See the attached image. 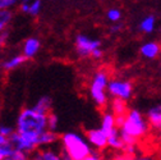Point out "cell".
<instances>
[{
    "label": "cell",
    "mask_w": 161,
    "mask_h": 160,
    "mask_svg": "<svg viewBox=\"0 0 161 160\" xmlns=\"http://www.w3.org/2000/svg\"><path fill=\"white\" fill-rule=\"evenodd\" d=\"M19 3L21 0H0V10H12Z\"/></svg>",
    "instance_id": "26"
},
{
    "label": "cell",
    "mask_w": 161,
    "mask_h": 160,
    "mask_svg": "<svg viewBox=\"0 0 161 160\" xmlns=\"http://www.w3.org/2000/svg\"><path fill=\"white\" fill-rule=\"evenodd\" d=\"M28 2H31V0H21V3H28Z\"/></svg>",
    "instance_id": "34"
},
{
    "label": "cell",
    "mask_w": 161,
    "mask_h": 160,
    "mask_svg": "<svg viewBox=\"0 0 161 160\" xmlns=\"http://www.w3.org/2000/svg\"><path fill=\"white\" fill-rule=\"evenodd\" d=\"M14 128L13 127H10V126H7V124H2L0 126V134L2 136H4V137H10L13 133H14Z\"/></svg>",
    "instance_id": "27"
},
{
    "label": "cell",
    "mask_w": 161,
    "mask_h": 160,
    "mask_svg": "<svg viewBox=\"0 0 161 160\" xmlns=\"http://www.w3.org/2000/svg\"><path fill=\"white\" fill-rule=\"evenodd\" d=\"M123 30V25L122 23H115V25H111L110 26V32L113 33V35H116V33H119L120 31Z\"/></svg>",
    "instance_id": "28"
},
{
    "label": "cell",
    "mask_w": 161,
    "mask_h": 160,
    "mask_svg": "<svg viewBox=\"0 0 161 160\" xmlns=\"http://www.w3.org/2000/svg\"><path fill=\"white\" fill-rule=\"evenodd\" d=\"M133 91H134V87L129 79L114 78V79H110L108 85V94L111 97L122 99V100H125V101L132 99Z\"/></svg>",
    "instance_id": "5"
},
{
    "label": "cell",
    "mask_w": 161,
    "mask_h": 160,
    "mask_svg": "<svg viewBox=\"0 0 161 160\" xmlns=\"http://www.w3.org/2000/svg\"><path fill=\"white\" fill-rule=\"evenodd\" d=\"M158 138H160V141H161V129H158Z\"/></svg>",
    "instance_id": "33"
},
{
    "label": "cell",
    "mask_w": 161,
    "mask_h": 160,
    "mask_svg": "<svg viewBox=\"0 0 161 160\" xmlns=\"http://www.w3.org/2000/svg\"><path fill=\"white\" fill-rule=\"evenodd\" d=\"M0 114H2V103H0Z\"/></svg>",
    "instance_id": "35"
},
{
    "label": "cell",
    "mask_w": 161,
    "mask_h": 160,
    "mask_svg": "<svg viewBox=\"0 0 161 160\" xmlns=\"http://www.w3.org/2000/svg\"><path fill=\"white\" fill-rule=\"evenodd\" d=\"M10 142L14 149L23 150L28 154L36 151L38 146V136H31V134H25V133H19L14 131V133L9 137Z\"/></svg>",
    "instance_id": "7"
},
{
    "label": "cell",
    "mask_w": 161,
    "mask_h": 160,
    "mask_svg": "<svg viewBox=\"0 0 161 160\" xmlns=\"http://www.w3.org/2000/svg\"><path fill=\"white\" fill-rule=\"evenodd\" d=\"M138 28H139L141 32H143L146 35L152 33L156 30V18H155V15L150 14V15L143 17L142 19H141Z\"/></svg>",
    "instance_id": "17"
},
{
    "label": "cell",
    "mask_w": 161,
    "mask_h": 160,
    "mask_svg": "<svg viewBox=\"0 0 161 160\" xmlns=\"http://www.w3.org/2000/svg\"><path fill=\"white\" fill-rule=\"evenodd\" d=\"M19 7H21V10L23 13L31 17H37L41 13L42 3H41V0H31L28 3H19Z\"/></svg>",
    "instance_id": "13"
},
{
    "label": "cell",
    "mask_w": 161,
    "mask_h": 160,
    "mask_svg": "<svg viewBox=\"0 0 161 160\" xmlns=\"http://www.w3.org/2000/svg\"><path fill=\"white\" fill-rule=\"evenodd\" d=\"M101 48V41L97 38H92L85 33H79L74 40V49L79 58H91L92 53Z\"/></svg>",
    "instance_id": "6"
},
{
    "label": "cell",
    "mask_w": 161,
    "mask_h": 160,
    "mask_svg": "<svg viewBox=\"0 0 161 160\" xmlns=\"http://www.w3.org/2000/svg\"><path fill=\"white\" fill-rule=\"evenodd\" d=\"M3 160H12L10 157H5V159H3Z\"/></svg>",
    "instance_id": "36"
},
{
    "label": "cell",
    "mask_w": 161,
    "mask_h": 160,
    "mask_svg": "<svg viewBox=\"0 0 161 160\" xmlns=\"http://www.w3.org/2000/svg\"><path fill=\"white\" fill-rule=\"evenodd\" d=\"M100 128H101L104 132L110 133L111 131H114L116 127V117L110 111H105L101 117V124H100Z\"/></svg>",
    "instance_id": "16"
},
{
    "label": "cell",
    "mask_w": 161,
    "mask_h": 160,
    "mask_svg": "<svg viewBox=\"0 0 161 160\" xmlns=\"http://www.w3.org/2000/svg\"><path fill=\"white\" fill-rule=\"evenodd\" d=\"M30 160H44V157L40 151H33V155L30 156Z\"/></svg>",
    "instance_id": "30"
},
{
    "label": "cell",
    "mask_w": 161,
    "mask_h": 160,
    "mask_svg": "<svg viewBox=\"0 0 161 160\" xmlns=\"http://www.w3.org/2000/svg\"><path fill=\"white\" fill-rule=\"evenodd\" d=\"M12 150H13V145L10 142V140L0 134V160L9 157Z\"/></svg>",
    "instance_id": "21"
},
{
    "label": "cell",
    "mask_w": 161,
    "mask_h": 160,
    "mask_svg": "<svg viewBox=\"0 0 161 160\" xmlns=\"http://www.w3.org/2000/svg\"><path fill=\"white\" fill-rule=\"evenodd\" d=\"M51 106H53V101L50 96H41L36 100V103L32 105L33 109H36L37 111L42 113V114H49L51 111Z\"/></svg>",
    "instance_id": "18"
},
{
    "label": "cell",
    "mask_w": 161,
    "mask_h": 160,
    "mask_svg": "<svg viewBox=\"0 0 161 160\" xmlns=\"http://www.w3.org/2000/svg\"><path fill=\"white\" fill-rule=\"evenodd\" d=\"M40 49H41V41L37 37H28L22 45V55L26 59H32L38 54Z\"/></svg>",
    "instance_id": "9"
},
{
    "label": "cell",
    "mask_w": 161,
    "mask_h": 160,
    "mask_svg": "<svg viewBox=\"0 0 161 160\" xmlns=\"http://www.w3.org/2000/svg\"><path fill=\"white\" fill-rule=\"evenodd\" d=\"M108 147H110L111 150H115V151H123L124 144H123L122 136H120V132L118 128H115L114 131L108 133Z\"/></svg>",
    "instance_id": "14"
},
{
    "label": "cell",
    "mask_w": 161,
    "mask_h": 160,
    "mask_svg": "<svg viewBox=\"0 0 161 160\" xmlns=\"http://www.w3.org/2000/svg\"><path fill=\"white\" fill-rule=\"evenodd\" d=\"M46 118H47V114L40 113L32 106L23 108L17 117L14 129L19 133L40 136V133L47 129Z\"/></svg>",
    "instance_id": "1"
},
{
    "label": "cell",
    "mask_w": 161,
    "mask_h": 160,
    "mask_svg": "<svg viewBox=\"0 0 161 160\" xmlns=\"http://www.w3.org/2000/svg\"><path fill=\"white\" fill-rule=\"evenodd\" d=\"M59 140V136L55 131H50V129H45L44 132L40 133L38 136V146L40 147H49L53 146L56 141Z\"/></svg>",
    "instance_id": "15"
},
{
    "label": "cell",
    "mask_w": 161,
    "mask_h": 160,
    "mask_svg": "<svg viewBox=\"0 0 161 160\" xmlns=\"http://www.w3.org/2000/svg\"><path fill=\"white\" fill-rule=\"evenodd\" d=\"M40 152H41V155H42L44 160H63L62 152L56 151L55 149H51L50 146H49V147L42 149Z\"/></svg>",
    "instance_id": "22"
},
{
    "label": "cell",
    "mask_w": 161,
    "mask_h": 160,
    "mask_svg": "<svg viewBox=\"0 0 161 160\" xmlns=\"http://www.w3.org/2000/svg\"><path fill=\"white\" fill-rule=\"evenodd\" d=\"M12 21H13L12 10H0V35L7 32Z\"/></svg>",
    "instance_id": "20"
},
{
    "label": "cell",
    "mask_w": 161,
    "mask_h": 160,
    "mask_svg": "<svg viewBox=\"0 0 161 160\" xmlns=\"http://www.w3.org/2000/svg\"><path fill=\"white\" fill-rule=\"evenodd\" d=\"M146 119L148 126L153 129H161V103L151 106L146 113Z\"/></svg>",
    "instance_id": "12"
},
{
    "label": "cell",
    "mask_w": 161,
    "mask_h": 160,
    "mask_svg": "<svg viewBox=\"0 0 161 160\" xmlns=\"http://www.w3.org/2000/svg\"><path fill=\"white\" fill-rule=\"evenodd\" d=\"M118 129L122 134L129 136L138 141L147 134L150 126L146 115H143L138 109H128V111L124 114L122 124L118 127Z\"/></svg>",
    "instance_id": "3"
},
{
    "label": "cell",
    "mask_w": 161,
    "mask_h": 160,
    "mask_svg": "<svg viewBox=\"0 0 161 160\" xmlns=\"http://www.w3.org/2000/svg\"><path fill=\"white\" fill-rule=\"evenodd\" d=\"M139 160H153V159L150 156H143V157H139Z\"/></svg>",
    "instance_id": "32"
},
{
    "label": "cell",
    "mask_w": 161,
    "mask_h": 160,
    "mask_svg": "<svg viewBox=\"0 0 161 160\" xmlns=\"http://www.w3.org/2000/svg\"><path fill=\"white\" fill-rule=\"evenodd\" d=\"M82 160H104L100 155H97V154H95V152H92V154H90L87 157H85V159H82Z\"/></svg>",
    "instance_id": "29"
},
{
    "label": "cell",
    "mask_w": 161,
    "mask_h": 160,
    "mask_svg": "<svg viewBox=\"0 0 161 160\" xmlns=\"http://www.w3.org/2000/svg\"><path fill=\"white\" fill-rule=\"evenodd\" d=\"M139 54L145 59H156L161 54V45L157 41H147L141 45Z\"/></svg>",
    "instance_id": "11"
},
{
    "label": "cell",
    "mask_w": 161,
    "mask_h": 160,
    "mask_svg": "<svg viewBox=\"0 0 161 160\" xmlns=\"http://www.w3.org/2000/svg\"><path fill=\"white\" fill-rule=\"evenodd\" d=\"M46 124H47V129L56 132V129L59 127V117L50 111L47 114V118H46Z\"/></svg>",
    "instance_id": "24"
},
{
    "label": "cell",
    "mask_w": 161,
    "mask_h": 160,
    "mask_svg": "<svg viewBox=\"0 0 161 160\" xmlns=\"http://www.w3.org/2000/svg\"><path fill=\"white\" fill-rule=\"evenodd\" d=\"M110 111H111L115 117L124 115V114L128 111L127 101H125V100H122V99L113 97L111 103H110Z\"/></svg>",
    "instance_id": "19"
},
{
    "label": "cell",
    "mask_w": 161,
    "mask_h": 160,
    "mask_svg": "<svg viewBox=\"0 0 161 160\" xmlns=\"http://www.w3.org/2000/svg\"><path fill=\"white\" fill-rule=\"evenodd\" d=\"M110 81V74L106 69H98L93 73L88 94L92 101L98 108H105L109 104V94H108V85Z\"/></svg>",
    "instance_id": "4"
},
{
    "label": "cell",
    "mask_w": 161,
    "mask_h": 160,
    "mask_svg": "<svg viewBox=\"0 0 161 160\" xmlns=\"http://www.w3.org/2000/svg\"><path fill=\"white\" fill-rule=\"evenodd\" d=\"M5 38H7V32L3 33V35H0V50H2L3 45L5 44Z\"/></svg>",
    "instance_id": "31"
},
{
    "label": "cell",
    "mask_w": 161,
    "mask_h": 160,
    "mask_svg": "<svg viewBox=\"0 0 161 160\" xmlns=\"http://www.w3.org/2000/svg\"><path fill=\"white\" fill-rule=\"evenodd\" d=\"M26 60L27 59L22 54H14L12 56L5 58L4 60L0 63V68H2L4 72H12V71L21 68L26 63Z\"/></svg>",
    "instance_id": "10"
},
{
    "label": "cell",
    "mask_w": 161,
    "mask_h": 160,
    "mask_svg": "<svg viewBox=\"0 0 161 160\" xmlns=\"http://www.w3.org/2000/svg\"><path fill=\"white\" fill-rule=\"evenodd\" d=\"M60 142H62V152L73 160H82L93 152L86 136L79 132L69 131L63 133L60 136Z\"/></svg>",
    "instance_id": "2"
},
{
    "label": "cell",
    "mask_w": 161,
    "mask_h": 160,
    "mask_svg": "<svg viewBox=\"0 0 161 160\" xmlns=\"http://www.w3.org/2000/svg\"><path fill=\"white\" fill-rule=\"evenodd\" d=\"M9 157L12 160H30V154L23 151V150H19V149H14L13 147Z\"/></svg>",
    "instance_id": "25"
},
{
    "label": "cell",
    "mask_w": 161,
    "mask_h": 160,
    "mask_svg": "<svg viewBox=\"0 0 161 160\" xmlns=\"http://www.w3.org/2000/svg\"><path fill=\"white\" fill-rule=\"evenodd\" d=\"M86 138L95 150H104L108 147V133L101 128H91L86 132Z\"/></svg>",
    "instance_id": "8"
},
{
    "label": "cell",
    "mask_w": 161,
    "mask_h": 160,
    "mask_svg": "<svg viewBox=\"0 0 161 160\" xmlns=\"http://www.w3.org/2000/svg\"><path fill=\"white\" fill-rule=\"evenodd\" d=\"M106 17H108V19H109L111 23H118V22H120V19H122L123 14H122V10H120V9L111 8V9L108 10Z\"/></svg>",
    "instance_id": "23"
}]
</instances>
